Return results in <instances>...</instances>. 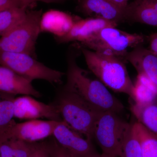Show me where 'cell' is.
Listing matches in <instances>:
<instances>
[{
    "label": "cell",
    "instance_id": "15",
    "mask_svg": "<svg viewBox=\"0 0 157 157\" xmlns=\"http://www.w3.org/2000/svg\"><path fill=\"white\" fill-rule=\"evenodd\" d=\"M77 20L66 12L51 10L42 14L40 29L41 32H48L55 37H61L69 33Z\"/></svg>",
    "mask_w": 157,
    "mask_h": 157
},
{
    "label": "cell",
    "instance_id": "14",
    "mask_svg": "<svg viewBox=\"0 0 157 157\" xmlns=\"http://www.w3.org/2000/svg\"><path fill=\"white\" fill-rule=\"evenodd\" d=\"M0 91L16 95H24L39 98L41 94L32 84V80L0 65Z\"/></svg>",
    "mask_w": 157,
    "mask_h": 157
},
{
    "label": "cell",
    "instance_id": "26",
    "mask_svg": "<svg viewBox=\"0 0 157 157\" xmlns=\"http://www.w3.org/2000/svg\"><path fill=\"white\" fill-rule=\"evenodd\" d=\"M29 157H51L47 142H34Z\"/></svg>",
    "mask_w": 157,
    "mask_h": 157
},
{
    "label": "cell",
    "instance_id": "13",
    "mask_svg": "<svg viewBox=\"0 0 157 157\" xmlns=\"http://www.w3.org/2000/svg\"><path fill=\"white\" fill-rule=\"evenodd\" d=\"M124 59L135 67L138 75L148 78L157 88V56L155 54L141 45L128 52Z\"/></svg>",
    "mask_w": 157,
    "mask_h": 157
},
{
    "label": "cell",
    "instance_id": "7",
    "mask_svg": "<svg viewBox=\"0 0 157 157\" xmlns=\"http://www.w3.org/2000/svg\"><path fill=\"white\" fill-rule=\"evenodd\" d=\"M0 65L30 80L42 79L51 83H60L64 73L53 70L29 55L0 51Z\"/></svg>",
    "mask_w": 157,
    "mask_h": 157
},
{
    "label": "cell",
    "instance_id": "9",
    "mask_svg": "<svg viewBox=\"0 0 157 157\" xmlns=\"http://www.w3.org/2000/svg\"><path fill=\"white\" fill-rule=\"evenodd\" d=\"M52 136L61 146L74 156L97 157L100 154L91 140L84 138L64 121L56 127Z\"/></svg>",
    "mask_w": 157,
    "mask_h": 157
},
{
    "label": "cell",
    "instance_id": "3",
    "mask_svg": "<svg viewBox=\"0 0 157 157\" xmlns=\"http://www.w3.org/2000/svg\"><path fill=\"white\" fill-rule=\"evenodd\" d=\"M54 104L63 121L68 126L89 140L92 139L95 124L103 111L64 87Z\"/></svg>",
    "mask_w": 157,
    "mask_h": 157
},
{
    "label": "cell",
    "instance_id": "11",
    "mask_svg": "<svg viewBox=\"0 0 157 157\" xmlns=\"http://www.w3.org/2000/svg\"><path fill=\"white\" fill-rule=\"evenodd\" d=\"M77 10L94 18L119 23L124 21V11L109 0H77Z\"/></svg>",
    "mask_w": 157,
    "mask_h": 157
},
{
    "label": "cell",
    "instance_id": "18",
    "mask_svg": "<svg viewBox=\"0 0 157 157\" xmlns=\"http://www.w3.org/2000/svg\"><path fill=\"white\" fill-rule=\"evenodd\" d=\"M33 143L13 138L0 140L1 157H29Z\"/></svg>",
    "mask_w": 157,
    "mask_h": 157
},
{
    "label": "cell",
    "instance_id": "21",
    "mask_svg": "<svg viewBox=\"0 0 157 157\" xmlns=\"http://www.w3.org/2000/svg\"><path fill=\"white\" fill-rule=\"evenodd\" d=\"M29 9L26 8H12L0 12V37L11 30L25 17Z\"/></svg>",
    "mask_w": 157,
    "mask_h": 157
},
{
    "label": "cell",
    "instance_id": "23",
    "mask_svg": "<svg viewBox=\"0 0 157 157\" xmlns=\"http://www.w3.org/2000/svg\"><path fill=\"white\" fill-rule=\"evenodd\" d=\"M120 157H142L140 140L132 124L123 142Z\"/></svg>",
    "mask_w": 157,
    "mask_h": 157
},
{
    "label": "cell",
    "instance_id": "4",
    "mask_svg": "<svg viewBox=\"0 0 157 157\" xmlns=\"http://www.w3.org/2000/svg\"><path fill=\"white\" fill-rule=\"evenodd\" d=\"M42 15V10H29L23 19L0 37V51L26 54L36 59Z\"/></svg>",
    "mask_w": 157,
    "mask_h": 157
},
{
    "label": "cell",
    "instance_id": "8",
    "mask_svg": "<svg viewBox=\"0 0 157 157\" xmlns=\"http://www.w3.org/2000/svg\"><path fill=\"white\" fill-rule=\"evenodd\" d=\"M61 122L33 120L17 123L13 120L7 129L0 134V140L13 138L29 143L37 142L52 135L55 129Z\"/></svg>",
    "mask_w": 157,
    "mask_h": 157
},
{
    "label": "cell",
    "instance_id": "24",
    "mask_svg": "<svg viewBox=\"0 0 157 157\" xmlns=\"http://www.w3.org/2000/svg\"><path fill=\"white\" fill-rule=\"evenodd\" d=\"M36 0H0V12L12 8H26L33 9L37 6Z\"/></svg>",
    "mask_w": 157,
    "mask_h": 157
},
{
    "label": "cell",
    "instance_id": "6",
    "mask_svg": "<svg viewBox=\"0 0 157 157\" xmlns=\"http://www.w3.org/2000/svg\"><path fill=\"white\" fill-rule=\"evenodd\" d=\"M131 127L132 124L122 120L116 113L103 111L95 124L93 138L102 153L120 157L123 142Z\"/></svg>",
    "mask_w": 157,
    "mask_h": 157
},
{
    "label": "cell",
    "instance_id": "2",
    "mask_svg": "<svg viewBox=\"0 0 157 157\" xmlns=\"http://www.w3.org/2000/svg\"><path fill=\"white\" fill-rule=\"evenodd\" d=\"M82 53L88 67L102 83L117 93L126 94L134 99V84L130 78L123 59L99 53L83 47Z\"/></svg>",
    "mask_w": 157,
    "mask_h": 157
},
{
    "label": "cell",
    "instance_id": "28",
    "mask_svg": "<svg viewBox=\"0 0 157 157\" xmlns=\"http://www.w3.org/2000/svg\"><path fill=\"white\" fill-rule=\"evenodd\" d=\"M115 6L122 10L125 11L128 5V0H109Z\"/></svg>",
    "mask_w": 157,
    "mask_h": 157
},
{
    "label": "cell",
    "instance_id": "1",
    "mask_svg": "<svg viewBox=\"0 0 157 157\" xmlns=\"http://www.w3.org/2000/svg\"><path fill=\"white\" fill-rule=\"evenodd\" d=\"M81 53V45L78 42L72 44L68 49L67 82L64 87L100 111L121 112L124 109L121 102L100 80L90 78L77 64L76 60Z\"/></svg>",
    "mask_w": 157,
    "mask_h": 157
},
{
    "label": "cell",
    "instance_id": "27",
    "mask_svg": "<svg viewBox=\"0 0 157 157\" xmlns=\"http://www.w3.org/2000/svg\"><path fill=\"white\" fill-rule=\"evenodd\" d=\"M149 43V49L157 56V33L151 34L147 37Z\"/></svg>",
    "mask_w": 157,
    "mask_h": 157
},
{
    "label": "cell",
    "instance_id": "31",
    "mask_svg": "<svg viewBox=\"0 0 157 157\" xmlns=\"http://www.w3.org/2000/svg\"><path fill=\"white\" fill-rule=\"evenodd\" d=\"M97 157H118L116 156H114L102 153L101 154H100Z\"/></svg>",
    "mask_w": 157,
    "mask_h": 157
},
{
    "label": "cell",
    "instance_id": "19",
    "mask_svg": "<svg viewBox=\"0 0 157 157\" xmlns=\"http://www.w3.org/2000/svg\"><path fill=\"white\" fill-rule=\"evenodd\" d=\"M134 99L136 104H145L157 101V88L142 75H138L134 84Z\"/></svg>",
    "mask_w": 157,
    "mask_h": 157
},
{
    "label": "cell",
    "instance_id": "32",
    "mask_svg": "<svg viewBox=\"0 0 157 157\" xmlns=\"http://www.w3.org/2000/svg\"><path fill=\"white\" fill-rule=\"evenodd\" d=\"M0 157H1V153H0Z\"/></svg>",
    "mask_w": 157,
    "mask_h": 157
},
{
    "label": "cell",
    "instance_id": "30",
    "mask_svg": "<svg viewBox=\"0 0 157 157\" xmlns=\"http://www.w3.org/2000/svg\"><path fill=\"white\" fill-rule=\"evenodd\" d=\"M152 5L157 13V0H150Z\"/></svg>",
    "mask_w": 157,
    "mask_h": 157
},
{
    "label": "cell",
    "instance_id": "22",
    "mask_svg": "<svg viewBox=\"0 0 157 157\" xmlns=\"http://www.w3.org/2000/svg\"><path fill=\"white\" fill-rule=\"evenodd\" d=\"M15 96L0 91V134L7 129L13 120Z\"/></svg>",
    "mask_w": 157,
    "mask_h": 157
},
{
    "label": "cell",
    "instance_id": "10",
    "mask_svg": "<svg viewBox=\"0 0 157 157\" xmlns=\"http://www.w3.org/2000/svg\"><path fill=\"white\" fill-rule=\"evenodd\" d=\"M14 113V117L20 119L33 120L46 118L51 121H63L54 104H44L28 95L15 98Z\"/></svg>",
    "mask_w": 157,
    "mask_h": 157
},
{
    "label": "cell",
    "instance_id": "17",
    "mask_svg": "<svg viewBox=\"0 0 157 157\" xmlns=\"http://www.w3.org/2000/svg\"><path fill=\"white\" fill-rule=\"evenodd\" d=\"M131 111L137 122L157 137V101L133 104Z\"/></svg>",
    "mask_w": 157,
    "mask_h": 157
},
{
    "label": "cell",
    "instance_id": "25",
    "mask_svg": "<svg viewBox=\"0 0 157 157\" xmlns=\"http://www.w3.org/2000/svg\"><path fill=\"white\" fill-rule=\"evenodd\" d=\"M47 143L51 157H76L63 148L55 139Z\"/></svg>",
    "mask_w": 157,
    "mask_h": 157
},
{
    "label": "cell",
    "instance_id": "5",
    "mask_svg": "<svg viewBox=\"0 0 157 157\" xmlns=\"http://www.w3.org/2000/svg\"><path fill=\"white\" fill-rule=\"evenodd\" d=\"M146 39L142 34L130 33L116 27L108 26L96 32L80 44L96 52L119 57L125 60L128 49L141 46Z\"/></svg>",
    "mask_w": 157,
    "mask_h": 157
},
{
    "label": "cell",
    "instance_id": "29",
    "mask_svg": "<svg viewBox=\"0 0 157 157\" xmlns=\"http://www.w3.org/2000/svg\"><path fill=\"white\" fill-rule=\"evenodd\" d=\"M37 2H42L46 3H62L67 0H36Z\"/></svg>",
    "mask_w": 157,
    "mask_h": 157
},
{
    "label": "cell",
    "instance_id": "16",
    "mask_svg": "<svg viewBox=\"0 0 157 157\" xmlns=\"http://www.w3.org/2000/svg\"><path fill=\"white\" fill-rule=\"evenodd\" d=\"M124 20L157 28V13L150 0H135L128 4L125 10Z\"/></svg>",
    "mask_w": 157,
    "mask_h": 157
},
{
    "label": "cell",
    "instance_id": "12",
    "mask_svg": "<svg viewBox=\"0 0 157 157\" xmlns=\"http://www.w3.org/2000/svg\"><path fill=\"white\" fill-rule=\"evenodd\" d=\"M117 25L106 20L94 17L77 20L68 33L55 38L59 43L75 42L82 44L101 29L106 27H116Z\"/></svg>",
    "mask_w": 157,
    "mask_h": 157
},
{
    "label": "cell",
    "instance_id": "20",
    "mask_svg": "<svg viewBox=\"0 0 157 157\" xmlns=\"http://www.w3.org/2000/svg\"><path fill=\"white\" fill-rule=\"evenodd\" d=\"M140 140L142 157H157V137L138 122L132 124Z\"/></svg>",
    "mask_w": 157,
    "mask_h": 157
}]
</instances>
